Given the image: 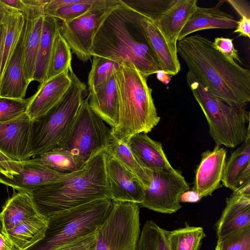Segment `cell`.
I'll list each match as a JSON object with an SVG mask.
<instances>
[{
	"label": "cell",
	"mask_w": 250,
	"mask_h": 250,
	"mask_svg": "<svg viewBox=\"0 0 250 250\" xmlns=\"http://www.w3.org/2000/svg\"><path fill=\"white\" fill-rule=\"evenodd\" d=\"M177 52L200 82L214 96L246 108L250 102V71L232 62L199 34L178 41Z\"/></svg>",
	"instance_id": "1"
},
{
	"label": "cell",
	"mask_w": 250,
	"mask_h": 250,
	"mask_svg": "<svg viewBox=\"0 0 250 250\" xmlns=\"http://www.w3.org/2000/svg\"><path fill=\"white\" fill-rule=\"evenodd\" d=\"M142 15L122 2L106 16L94 35L91 54L135 68L145 77L160 69L140 24Z\"/></svg>",
	"instance_id": "2"
},
{
	"label": "cell",
	"mask_w": 250,
	"mask_h": 250,
	"mask_svg": "<svg viewBox=\"0 0 250 250\" xmlns=\"http://www.w3.org/2000/svg\"><path fill=\"white\" fill-rule=\"evenodd\" d=\"M105 157L106 151L103 150L81 169L27 193L39 212L48 218L91 201L110 199Z\"/></svg>",
	"instance_id": "3"
},
{
	"label": "cell",
	"mask_w": 250,
	"mask_h": 250,
	"mask_svg": "<svg viewBox=\"0 0 250 250\" xmlns=\"http://www.w3.org/2000/svg\"><path fill=\"white\" fill-rule=\"evenodd\" d=\"M118 122L110 128L111 135L127 144L130 138L139 133L150 132L159 123L147 78L135 68L120 66L115 72Z\"/></svg>",
	"instance_id": "4"
},
{
	"label": "cell",
	"mask_w": 250,
	"mask_h": 250,
	"mask_svg": "<svg viewBox=\"0 0 250 250\" xmlns=\"http://www.w3.org/2000/svg\"><path fill=\"white\" fill-rule=\"evenodd\" d=\"M188 85L207 121L210 136L216 145L234 148L250 137V112L210 94L188 70Z\"/></svg>",
	"instance_id": "5"
},
{
	"label": "cell",
	"mask_w": 250,
	"mask_h": 250,
	"mask_svg": "<svg viewBox=\"0 0 250 250\" xmlns=\"http://www.w3.org/2000/svg\"><path fill=\"white\" fill-rule=\"evenodd\" d=\"M69 75L71 84L62 100L46 114L31 120L30 159L60 146L84 99L86 85L72 67Z\"/></svg>",
	"instance_id": "6"
},
{
	"label": "cell",
	"mask_w": 250,
	"mask_h": 250,
	"mask_svg": "<svg viewBox=\"0 0 250 250\" xmlns=\"http://www.w3.org/2000/svg\"><path fill=\"white\" fill-rule=\"evenodd\" d=\"M112 206L109 198L96 200L48 218L44 236L25 250H55L97 230Z\"/></svg>",
	"instance_id": "7"
},
{
	"label": "cell",
	"mask_w": 250,
	"mask_h": 250,
	"mask_svg": "<svg viewBox=\"0 0 250 250\" xmlns=\"http://www.w3.org/2000/svg\"><path fill=\"white\" fill-rule=\"evenodd\" d=\"M110 135V128L92 110L87 97L59 147L69 150L86 163L94 155L105 149Z\"/></svg>",
	"instance_id": "8"
},
{
	"label": "cell",
	"mask_w": 250,
	"mask_h": 250,
	"mask_svg": "<svg viewBox=\"0 0 250 250\" xmlns=\"http://www.w3.org/2000/svg\"><path fill=\"white\" fill-rule=\"evenodd\" d=\"M112 201L99 229L95 250H135L140 234L139 204Z\"/></svg>",
	"instance_id": "9"
},
{
	"label": "cell",
	"mask_w": 250,
	"mask_h": 250,
	"mask_svg": "<svg viewBox=\"0 0 250 250\" xmlns=\"http://www.w3.org/2000/svg\"><path fill=\"white\" fill-rule=\"evenodd\" d=\"M121 0H106L80 17L59 24V31L72 52L84 62L92 57L91 51L97 29Z\"/></svg>",
	"instance_id": "10"
},
{
	"label": "cell",
	"mask_w": 250,
	"mask_h": 250,
	"mask_svg": "<svg viewBox=\"0 0 250 250\" xmlns=\"http://www.w3.org/2000/svg\"><path fill=\"white\" fill-rule=\"evenodd\" d=\"M150 184L145 189L143 202L139 205L150 210L172 214L182 208V194L189 186L182 173L174 168L165 170H149Z\"/></svg>",
	"instance_id": "11"
},
{
	"label": "cell",
	"mask_w": 250,
	"mask_h": 250,
	"mask_svg": "<svg viewBox=\"0 0 250 250\" xmlns=\"http://www.w3.org/2000/svg\"><path fill=\"white\" fill-rule=\"evenodd\" d=\"M68 174V173H67ZM40 163L35 157L19 162L5 161L0 167V183L20 192L28 193L66 176Z\"/></svg>",
	"instance_id": "12"
},
{
	"label": "cell",
	"mask_w": 250,
	"mask_h": 250,
	"mask_svg": "<svg viewBox=\"0 0 250 250\" xmlns=\"http://www.w3.org/2000/svg\"><path fill=\"white\" fill-rule=\"evenodd\" d=\"M105 170L112 201L143 202L145 187L141 181L106 152Z\"/></svg>",
	"instance_id": "13"
},
{
	"label": "cell",
	"mask_w": 250,
	"mask_h": 250,
	"mask_svg": "<svg viewBox=\"0 0 250 250\" xmlns=\"http://www.w3.org/2000/svg\"><path fill=\"white\" fill-rule=\"evenodd\" d=\"M27 8L24 17L23 58L25 74L28 81H33L39 46L42 34L44 14V5L48 0H23Z\"/></svg>",
	"instance_id": "14"
},
{
	"label": "cell",
	"mask_w": 250,
	"mask_h": 250,
	"mask_svg": "<svg viewBox=\"0 0 250 250\" xmlns=\"http://www.w3.org/2000/svg\"><path fill=\"white\" fill-rule=\"evenodd\" d=\"M31 120L25 113L13 120L0 123V151L12 160L21 162L30 159Z\"/></svg>",
	"instance_id": "15"
},
{
	"label": "cell",
	"mask_w": 250,
	"mask_h": 250,
	"mask_svg": "<svg viewBox=\"0 0 250 250\" xmlns=\"http://www.w3.org/2000/svg\"><path fill=\"white\" fill-rule=\"evenodd\" d=\"M227 153L225 148L217 145L212 150H208L202 153L200 164L195 171L192 188L201 198L211 195L222 187L221 182Z\"/></svg>",
	"instance_id": "16"
},
{
	"label": "cell",
	"mask_w": 250,
	"mask_h": 250,
	"mask_svg": "<svg viewBox=\"0 0 250 250\" xmlns=\"http://www.w3.org/2000/svg\"><path fill=\"white\" fill-rule=\"evenodd\" d=\"M197 0H174L173 2L153 21L175 54L177 55L178 36L197 8Z\"/></svg>",
	"instance_id": "17"
},
{
	"label": "cell",
	"mask_w": 250,
	"mask_h": 250,
	"mask_svg": "<svg viewBox=\"0 0 250 250\" xmlns=\"http://www.w3.org/2000/svg\"><path fill=\"white\" fill-rule=\"evenodd\" d=\"M71 84L69 73L64 72L44 81L30 97L26 114L31 120L46 114L62 100Z\"/></svg>",
	"instance_id": "18"
},
{
	"label": "cell",
	"mask_w": 250,
	"mask_h": 250,
	"mask_svg": "<svg viewBox=\"0 0 250 250\" xmlns=\"http://www.w3.org/2000/svg\"><path fill=\"white\" fill-rule=\"evenodd\" d=\"M23 35L24 28L0 78V97L22 99L26 95L30 83L25 74Z\"/></svg>",
	"instance_id": "19"
},
{
	"label": "cell",
	"mask_w": 250,
	"mask_h": 250,
	"mask_svg": "<svg viewBox=\"0 0 250 250\" xmlns=\"http://www.w3.org/2000/svg\"><path fill=\"white\" fill-rule=\"evenodd\" d=\"M250 226V196L232 192L216 224L218 240Z\"/></svg>",
	"instance_id": "20"
},
{
	"label": "cell",
	"mask_w": 250,
	"mask_h": 250,
	"mask_svg": "<svg viewBox=\"0 0 250 250\" xmlns=\"http://www.w3.org/2000/svg\"><path fill=\"white\" fill-rule=\"evenodd\" d=\"M140 22L146 41L160 69L171 76L177 75L181 70L178 56L171 51L157 25L152 20L143 15Z\"/></svg>",
	"instance_id": "21"
},
{
	"label": "cell",
	"mask_w": 250,
	"mask_h": 250,
	"mask_svg": "<svg viewBox=\"0 0 250 250\" xmlns=\"http://www.w3.org/2000/svg\"><path fill=\"white\" fill-rule=\"evenodd\" d=\"M127 144L139 163L145 169L156 171L173 168L161 143L151 139L146 134L139 133L133 136Z\"/></svg>",
	"instance_id": "22"
},
{
	"label": "cell",
	"mask_w": 250,
	"mask_h": 250,
	"mask_svg": "<svg viewBox=\"0 0 250 250\" xmlns=\"http://www.w3.org/2000/svg\"><path fill=\"white\" fill-rule=\"evenodd\" d=\"M237 21L231 15L222 11L219 4L208 8L198 6L181 30L178 41L202 30L236 28Z\"/></svg>",
	"instance_id": "23"
},
{
	"label": "cell",
	"mask_w": 250,
	"mask_h": 250,
	"mask_svg": "<svg viewBox=\"0 0 250 250\" xmlns=\"http://www.w3.org/2000/svg\"><path fill=\"white\" fill-rule=\"evenodd\" d=\"M43 216L38 211L30 195L25 192H14L0 212L1 231L5 233L24 221Z\"/></svg>",
	"instance_id": "24"
},
{
	"label": "cell",
	"mask_w": 250,
	"mask_h": 250,
	"mask_svg": "<svg viewBox=\"0 0 250 250\" xmlns=\"http://www.w3.org/2000/svg\"><path fill=\"white\" fill-rule=\"evenodd\" d=\"M242 144L226 160L221 179L233 191L250 182V137Z\"/></svg>",
	"instance_id": "25"
},
{
	"label": "cell",
	"mask_w": 250,
	"mask_h": 250,
	"mask_svg": "<svg viewBox=\"0 0 250 250\" xmlns=\"http://www.w3.org/2000/svg\"><path fill=\"white\" fill-rule=\"evenodd\" d=\"M114 73L97 90L88 96L92 110L111 128L118 122V104Z\"/></svg>",
	"instance_id": "26"
},
{
	"label": "cell",
	"mask_w": 250,
	"mask_h": 250,
	"mask_svg": "<svg viewBox=\"0 0 250 250\" xmlns=\"http://www.w3.org/2000/svg\"><path fill=\"white\" fill-rule=\"evenodd\" d=\"M0 3L2 9L1 24L3 27V39L0 80L24 26V17L22 12Z\"/></svg>",
	"instance_id": "27"
},
{
	"label": "cell",
	"mask_w": 250,
	"mask_h": 250,
	"mask_svg": "<svg viewBox=\"0 0 250 250\" xmlns=\"http://www.w3.org/2000/svg\"><path fill=\"white\" fill-rule=\"evenodd\" d=\"M48 226V218L41 216L16 225L4 233L18 250H25L42 240Z\"/></svg>",
	"instance_id": "28"
},
{
	"label": "cell",
	"mask_w": 250,
	"mask_h": 250,
	"mask_svg": "<svg viewBox=\"0 0 250 250\" xmlns=\"http://www.w3.org/2000/svg\"><path fill=\"white\" fill-rule=\"evenodd\" d=\"M58 19L44 15L42 34L39 46L33 81L40 84L45 79L54 40L58 30Z\"/></svg>",
	"instance_id": "29"
},
{
	"label": "cell",
	"mask_w": 250,
	"mask_h": 250,
	"mask_svg": "<svg viewBox=\"0 0 250 250\" xmlns=\"http://www.w3.org/2000/svg\"><path fill=\"white\" fill-rule=\"evenodd\" d=\"M105 150L106 153L136 175L141 181L145 188L149 186V170L145 169L140 165L127 144L119 141L111 134Z\"/></svg>",
	"instance_id": "30"
},
{
	"label": "cell",
	"mask_w": 250,
	"mask_h": 250,
	"mask_svg": "<svg viewBox=\"0 0 250 250\" xmlns=\"http://www.w3.org/2000/svg\"><path fill=\"white\" fill-rule=\"evenodd\" d=\"M36 158L52 169L65 174L78 170L85 164L80 158L61 147L54 148Z\"/></svg>",
	"instance_id": "31"
},
{
	"label": "cell",
	"mask_w": 250,
	"mask_h": 250,
	"mask_svg": "<svg viewBox=\"0 0 250 250\" xmlns=\"http://www.w3.org/2000/svg\"><path fill=\"white\" fill-rule=\"evenodd\" d=\"M70 47L58 30L53 43L44 81L62 73H69L71 67Z\"/></svg>",
	"instance_id": "32"
},
{
	"label": "cell",
	"mask_w": 250,
	"mask_h": 250,
	"mask_svg": "<svg viewBox=\"0 0 250 250\" xmlns=\"http://www.w3.org/2000/svg\"><path fill=\"white\" fill-rule=\"evenodd\" d=\"M200 227L187 226L172 231L167 230L170 250H199L202 240L206 237Z\"/></svg>",
	"instance_id": "33"
},
{
	"label": "cell",
	"mask_w": 250,
	"mask_h": 250,
	"mask_svg": "<svg viewBox=\"0 0 250 250\" xmlns=\"http://www.w3.org/2000/svg\"><path fill=\"white\" fill-rule=\"evenodd\" d=\"M135 250H170L167 230L152 221H146L140 232Z\"/></svg>",
	"instance_id": "34"
},
{
	"label": "cell",
	"mask_w": 250,
	"mask_h": 250,
	"mask_svg": "<svg viewBox=\"0 0 250 250\" xmlns=\"http://www.w3.org/2000/svg\"><path fill=\"white\" fill-rule=\"evenodd\" d=\"M92 57V63L87 81L89 95L95 92L105 83L121 66L108 59L99 56Z\"/></svg>",
	"instance_id": "35"
},
{
	"label": "cell",
	"mask_w": 250,
	"mask_h": 250,
	"mask_svg": "<svg viewBox=\"0 0 250 250\" xmlns=\"http://www.w3.org/2000/svg\"><path fill=\"white\" fill-rule=\"evenodd\" d=\"M121 1L126 6L154 21L173 2L174 0H121Z\"/></svg>",
	"instance_id": "36"
},
{
	"label": "cell",
	"mask_w": 250,
	"mask_h": 250,
	"mask_svg": "<svg viewBox=\"0 0 250 250\" xmlns=\"http://www.w3.org/2000/svg\"><path fill=\"white\" fill-rule=\"evenodd\" d=\"M106 0H82L80 2L68 5L54 10L46 16H51L63 21L76 19L92 7L104 2Z\"/></svg>",
	"instance_id": "37"
},
{
	"label": "cell",
	"mask_w": 250,
	"mask_h": 250,
	"mask_svg": "<svg viewBox=\"0 0 250 250\" xmlns=\"http://www.w3.org/2000/svg\"><path fill=\"white\" fill-rule=\"evenodd\" d=\"M29 103L30 98L17 99L0 96V123L13 120L26 113Z\"/></svg>",
	"instance_id": "38"
},
{
	"label": "cell",
	"mask_w": 250,
	"mask_h": 250,
	"mask_svg": "<svg viewBox=\"0 0 250 250\" xmlns=\"http://www.w3.org/2000/svg\"><path fill=\"white\" fill-rule=\"evenodd\" d=\"M219 250H250V226L217 240Z\"/></svg>",
	"instance_id": "39"
},
{
	"label": "cell",
	"mask_w": 250,
	"mask_h": 250,
	"mask_svg": "<svg viewBox=\"0 0 250 250\" xmlns=\"http://www.w3.org/2000/svg\"><path fill=\"white\" fill-rule=\"evenodd\" d=\"M228 2L240 16L234 33L240 36L250 37V4L245 0H228Z\"/></svg>",
	"instance_id": "40"
},
{
	"label": "cell",
	"mask_w": 250,
	"mask_h": 250,
	"mask_svg": "<svg viewBox=\"0 0 250 250\" xmlns=\"http://www.w3.org/2000/svg\"><path fill=\"white\" fill-rule=\"evenodd\" d=\"M213 47L222 54L224 57L232 62L238 61L241 62L238 50L235 48L233 39L224 38L217 37L212 43Z\"/></svg>",
	"instance_id": "41"
},
{
	"label": "cell",
	"mask_w": 250,
	"mask_h": 250,
	"mask_svg": "<svg viewBox=\"0 0 250 250\" xmlns=\"http://www.w3.org/2000/svg\"><path fill=\"white\" fill-rule=\"evenodd\" d=\"M99 229L55 250H95Z\"/></svg>",
	"instance_id": "42"
},
{
	"label": "cell",
	"mask_w": 250,
	"mask_h": 250,
	"mask_svg": "<svg viewBox=\"0 0 250 250\" xmlns=\"http://www.w3.org/2000/svg\"><path fill=\"white\" fill-rule=\"evenodd\" d=\"M0 2L7 7L22 13L27 8L23 0H0Z\"/></svg>",
	"instance_id": "43"
},
{
	"label": "cell",
	"mask_w": 250,
	"mask_h": 250,
	"mask_svg": "<svg viewBox=\"0 0 250 250\" xmlns=\"http://www.w3.org/2000/svg\"><path fill=\"white\" fill-rule=\"evenodd\" d=\"M201 198L198 194L193 190L189 189L184 192L180 198L181 203H196L199 201Z\"/></svg>",
	"instance_id": "44"
},
{
	"label": "cell",
	"mask_w": 250,
	"mask_h": 250,
	"mask_svg": "<svg viewBox=\"0 0 250 250\" xmlns=\"http://www.w3.org/2000/svg\"><path fill=\"white\" fill-rule=\"evenodd\" d=\"M0 250H18L1 231H0Z\"/></svg>",
	"instance_id": "45"
},
{
	"label": "cell",
	"mask_w": 250,
	"mask_h": 250,
	"mask_svg": "<svg viewBox=\"0 0 250 250\" xmlns=\"http://www.w3.org/2000/svg\"><path fill=\"white\" fill-rule=\"evenodd\" d=\"M156 74L157 79L165 84L168 83L171 80V76L162 70H159Z\"/></svg>",
	"instance_id": "46"
},
{
	"label": "cell",
	"mask_w": 250,
	"mask_h": 250,
	"mask_svg": "<svg viewBox=\"0 0 250 250\" xmlns=\"http://www.w3.org/2000/svg\"><path fill=\"white\" fill-rule=\"evenodd\" d=\"M233 192L239 194L250 196V182L243 185Z\"/></svg>",
	"instance_id": "47"
},
{
	"label": "cell",
	"mask_w": 250,
	"mask_h": 250,
	"mask_svg": "<svg viewBox=\"0 0 250 250\" xmlns=\"http://www.w3.org/2000/svg\"><path fill=\"white\" fill-rule=\"evenodd\" d=\"M3 27L1 24H0V72L1 64L2 54L3 49Z\"/></svg>",
	"instance_id": "48"
},
{
	"label": "cell",
	"mask_w": 250,
	"mask_h": 250,
	"mask_svg": "<svg viewBox=\"0 0 250 250\" xmlns=\"http://www.w3.org/2000/svg\"><path fill=\"white\" fill-rule=\"evenodd\" d=\"M2 16V6L0 2V24H1V21Z\"/></svg>",
	"instance_id": "49"
},
{
	"label": "cell",
	"mask_w": 250,
	"mask_h": 250,
	"mask_svg": "<svg viewBox=\"0 0 250 250\" xmlns=\"http://www.w3.org/2000/svg\"><path fill=\"white\" fill-rule=\"evenodd\" d=\"M215 250H219V248H218V247L217 245H216V247L215 248Z\"/></svg>",
	"instance_id": "50"
},
{
	"label": "cell",
	"mask_w": 250,
	"mask_h": 250,
	"mask_svg": "<svg viewBox=\"0 0 250 250\" xmlns=\"http://www.w3.org/2000/svg\"><path fill=\"white\" fill-rule=\"evenodd\" d=\"M1 223L0 222V231H1Z\"/></svg>",
	"instance_id": "51"
}]
</instances>
